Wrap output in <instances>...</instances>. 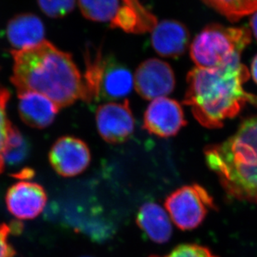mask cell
<instances>
[{
    "label": "cell",
    "mask_w": 257,
    "mask_h": 257,
    "mask_svg": "<svg viewBox=\"0 0 257 257\" xmlns=\"http://www.w3.org/2000/svg\"><path fill=\"white\" fill-rule=\"evenodd\" d=\"M29 153V145L16 126L11 125L3 160L8 166H19L24 163Z\"/></svg>",
    "instance_id": "obj_18"
},
{
    "label": "cell",
    "mask_w": 257,
    "mask_h": 257,
    "mask_svg": "<svg viewBox=\"0 0 257 257\" xmlns=\"http://www.w3.org/2000/svg\"><path fill=\"white\" fill-rule=\"evenodd\" d=\"M83 257H89V256H83Z\"/></svg>",
    "instance_id": "obj_25"
},
{
    "label": "cell",
    "mask_w": 257,
    "mask_h": 257,
    "mask_svg": "<svg viewBox=\"0 0 257 257\" xmlns=\"http://www.w3.org/2000/svg\"><path fill=\"white\" fill-rule=\"evenodd\" d=\"M134 85L131 72L112 56L105 57L100 81L99 101L125 97Z\"/></svg>",
    "instance_id": "obj_14"
},
{
    "label": "cell",
    "mask_w": 257,
    "mask_h": 257,
    "mask_svg": "<svg viewBox=\"0 0 257 257\" xmlns=\"http://www.w3.org/2000/svg\"><path fill=\"white\" fill-rule=\"evenodd\" d=\"M250 27L252 29L253 34L255 35V39H257V11L250 20Z\"/></svg>",
    "instance_id": "obj_24"
},
{
    "label": "cell",
    "mask_w": 257,
    "mask_h": 257,
    "mask_svg": "<svg viewBox=\"0 0 257 257\" xmlns=\"http://www.w3.org/2000/svg\"><path fill=\"white\" fill-rule=\"evenodd\" d=\"M5 201L8 210L15 218L32 220L44 211L47 195L38 183L20 181L8 190Z\"/></svg>",
    "instance_id": "obj_10"
},
{
    "label": "cell",
    "mask_w": 257,
    "mask_h": 257,
    "mask_svg": "<svg viewBox=\"0 0 257 257\" xmlns=\"http://www.w3.org/2000/svg\"><path fill=\"white\" fill-rule=\"evenodd\" d=\"M39 8L50 18H63L75 7V0H38Z\"/></svg>",
    "instance_id": "obj_20"
},
{
    "label": "cell",
    "mask_w": 257,
    "mask_h": 257,
    "mask_svg": "<svg viewBox=\"0 0 257 257\" xmlns=\"http://www.w3.org/2000/svg\"><path fill=\"white\" fill-rule=\"evenodd\" d=\"M134 80L137 92L148 100L170 94L176 84L174 73L170 65L157 58L141 63L137 69Z\"/></svg>",
    "instance_id": "obj_7"
},
{
    "label": "cell",
    "mask_w": 257,
    "mask_h": 257,
    "mask_svg": "<svg viewBox=\"0 0 257 257\" xmlns=\"http://www.w3.org/2000/svg\"><path fill=\"white\" fill-rule=\"evenodd\" d=\"M49 161L58 174L66 177H76L88 168L91 153L87 144L80 139L63 137L52 146Z\"/></svg>",
    "instance_id": "obj_9"
},
{
    "label": "cell",
    "mask_w": 257,
    "mask_h": 257,
    "mask_svg": "<svg viewBox=\"0 0 257 257\" xmlns=\"http://www.w3.org/2000/svg\"><path fill=\"white\" fill-rule=\"evenodd\" d=\"M231 22L257 11V0H203Z\"/></svg>",
    "instance_id": "obj_17"
},
{
    "label": "cell",
    "mask_w": 257,
    "mask_h": 257,
    "mask_svg": "<svg viewBox=\"0 0 257 257\" xmlns=\"http://www.w3.org/2000/svg\"><path fill=\"white\" fill-rule=\"evenodd\" d=\"M10 97L9 90L0 87V172H2L5 167L3 155L10 134V127L12 125L6 114V106Z\"/></svg>",
    "instance_id": "obj_19"
},
{
    "label": "cell",
    "mask_w": 257,
    "mask_h": 257,
    "mask_svg": "<svg viewBox=\"0 0 257 257\" xmlns=\"http://www.w3.org/2000/svg\"><path fill=\"white\" fill-rule=\"evenodd\" d=\"M150 257H218L208 248L197 244H182L177 245L169 254L165 255H151Z\"/></svg>",
    "instance_id": "obj_21"
},
{
    "label": "cell",
    "mask_w": 257,
    "mask_h": 257,
    "mask_svg": "<svg viewBox=\"0 0 257 257\" xmlns=\"http://www.w3.org/2000/svg\"><path fill=\"white\" fill-rule=\"evenodd\" d=\"M83 16L95 22H112L121 6V0H78Z\"/></svg>",
    "instance_id": "obj_16"
},
{
    "label": "cell",
    "mask_w": 257,
    "mask_h": 257,
    "mask_svg": "<svg viewBox=\"0 0 257 257\" xmlns=\"http://www.w3.org/2000/svg\"><path fill=\"white\" fill-rule=\"evenodd\" d=\"M251 75L257 84V55L253 58L252 63H251Z\"/></svg>",
    "instance_id": "obj_23"
},
{
    "label": "cell",
    "mask_w": 257,
    "mask_h": 257,
    "mask_svg": "<svg viewBox=\"0 0 257 257\" xmlns=\"http://www.w3.org/2000/svg\"><path fill=\"white\" fill-rule=\"evenodd\" d=\"M205 158L227 194L257 204V116L244 120L226 141L206 147Z\"/></svg>",
    "instance_id": "obj_3"
},
{
    "label": "cell",
    "mask_w": 257,
    "mask_h": 257,
    "mask_svg": "<svg viewBox=\"0 0 257 257\" xmlns=\"http://www.w3.org/2000/svg\"><path fill=\"white\" fill-rule=\"evenodd\" d=\"M59 107L46 96L32 92H19V112L25 123L34 128L50 126L58 113Z\"/></svg>",
    "instance_id": "obj_11"
},
{
    "label": "cell",
    "mask_w": 257,
    "mask_h": 257,
    "mask_svg": "<svg viewBox=\"0 0 257 257\" xmlns=\"http://www.w3.org/2000/svg\"><path fill=\"white\" fill-rule=\"evenodd\" d=\"M10 230L7 226H0V257H12L14 250L9 242Z\"/></svg>",
    "instance_id": "obj_22"
},
{
    "label": "cell",
    "mask_w": 257,
    "mask_h": 257,
    "mask_svg": "<svg viewBox=\"0 0 257 257\" xmlns=\"http://www.w3.org/2000/svg\"><path fill=\"white\" fill-rule=\"evenodd\" d=\"M250 39V32L246 28L208 25L192 42L190 55L198 68H219L240 62V54Z\"/></svg>",
    "instance_id": "obj_4"
},
{
    "label": "cell",
    "mask_w": 257,
    "mask_h": 257,
    "mask_svg": "<svg viewBox=\"0 0 257 257\" xmlns=\"http://www.w3.org/2000/svg\"><path fill=\"white\" fill-rule=\"evenodd\" d=\"M250 73L240 62L215 68H195L187 74L183 103L207 128H219L233 118L247 102L257 106V96L245 92L243 84Z\"/></svg>",
    "instance_id": "obj_2"
},
{
    "label": "cell",
    "mask_w": 257,
    "mask_h": 257,
    "mask_svg": "<svg viewBox=\"0 0 257 257\" xmlns=\"http://www.w3.org/2000/svg\"><path fill=\"white\" fill-rule=\"evenodd\" d=\"M45 29L42 20L34 14H21L10 20L6 29L8 41L15 50L36 46L44 41Z\"/></svg>",
    "instance_id": "obj_13"
},
{
    "label": "cell",
    "mask_w": 257,
    "mask_h": 257,
    "mask_svg": "<svg viewBox=\"0 0 257 257\" xmlns=\"http://www.w3.org/2000/svg\"><path fill=\"white\" fill-rule=\"evenodd\" d=\"M11 82L18 92L46 96L59 108L73 104L83 93V80L70 54L43 41L29 49L13 50Z\"/></svg>",
    "instance_id": "obj_1"
},
{
    "label": "cell",
    "mask_w": 257,
    "mask_h": 257,
    "mask_svg": "<svg viewBox=\"0 0 257 257\" xmlns=\"http://www.w3.org/2000/svg\"><path fill=\"white\" fill-rule=\"evenodd\" d=\"M96 123L100 136L109 143L126 141L134 131L135 121L128 100L107 102L97 107Z\"/></svg>",
    "instance_id": "obj_6"
},
{
    "label": "cell",
    "mask_w": 257,
    "mask_h": 257,
    "mask_svg": "<svg viewBox=\"0 0 257 257\" xmlns=\"http://www.w3.org/2000/svg\"><path fill=\"white\" fill-rule=\"evenodd\" d=\"M187 125L182 106L173 99L159 97L151 102L144 113L143 127L160 138H171Z\"/></svg>",
    "instance_id": "obj_8"
},
{
    "label": "cell",
    "mask_w": 257,
    "mask_h": 257,
    "mask_svg": "<svg viewBox=\"0 0 257 257\" xmlns=\"http://www.w3.org/2000/svg\"><path fill=\"white\" fill-rule=\"evenodd\" d=\"M137 223L154 242L165 243L170 240L172 233L170 219L163 207L158 204H143L138 212Z\"/></svg>",
    "instance_id": "obj_15"
},
{
    "label": "cell",
    "mask_w": 257,
    "mask_h": 257,
    "mask_svg": "<svg viewBox=\"0 0 257 257\" xmlns=\"http://www.w3.org/2000/svg\"><path fill=\"white\" fill-rule=\"evenodd\" d=\"M189 40L186 26L176 20H163L153 29L152 44L161 56L176 58L182 55Z\"/></svg>",
    "instance_id": "obj_12"
},
{
    "label": "cell",
    "mask_w": 257,
    "mask_h": 257,
    "mask_svg": "<svg viewBox=\"0 0 257 257\" xmlns=\"http://www.w3.org/2000/svg\"><path fill=\"white\" fill-rule=\"evenodd\" d=\"M165 206L175 225L182 230L199 226L216 205L210 193L198 184L180 187L166 199Z\"/></svg>",
    "instance_id": "obj_5"
}]
</instances>
